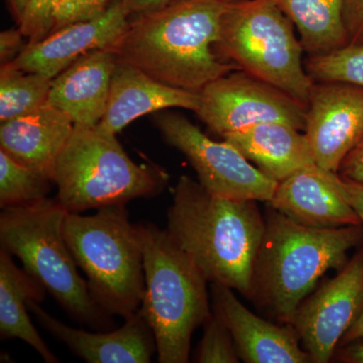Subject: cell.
<instances>
[{"label": "cell", "mask_w": 363, "mask_h": 363, "mask_svg": "<svg viewBox=\"0 0 363 363\" xmlns=\"http://www.w3.org/2000/svg\"><path fill=\"white\" fill-rule=\"evenodd\" d=\"M222 0H173L138 14L108 49L117 60L164 84L200 92L215 79L238 70L214 51Z\"/></svg>", "instance_id": "1"}, {"label": "cell", "mask_w": 363, "mask_h": 363, "mask_svg": "<svg viewBox=\"0 0 363 363\" xmlns=\"http://www.w3.org/2000/svg\"><path fill=\"white\" fill-rule=\"evenodd\" d=\"M257 201L211 194L184 175L168 209L167 230L208 281L247 297L266 220Z\"/></svg>", "instance_id": "2"}, {"label": "cell", "mask_w": 363, "mask_h": 363, "mask_svg": "<svg viewBox=\"0 0 363 363\" xmlns=\"http://www.w3.org/2000/svg\"><path fill=\"white\" fill-rule=\"evenodd\" d=\"M247 298L281 323L288 324L298 305L329 269L340 271L348 252L363 247V224L315 228L298 224L272 206Z\"/></svg>", "instance_id": "3"}, {"label": "cell", "mask_w": 363, "mask_h": 363, "mask_svg": "<svg viewBox=\"0 0 363 363\" xmlns=\"http://www.w3.org/2000/svg\"><path fill=\"white\" fill-rule=\"evenodd\" d=\"M135 226L145 279L140 312L154 332L157 362H188L193 333L212 314L208 281L167 229L152 223Z\"/></svg>", "instance_id": "4"}, {"label": "cell", "mask_w": 363, "mask_h": 363, "mask_svg": "<svg viewBox=\"0 0 363 363\" xmlns=\"http://www.w3.org/2000/svg\"><path fill=\"white\" fill-rule=\"evenodd\" d=\"M68 211L56 198L4 208L0 214L1 248L18 257L23 269L51 294L64 311L93 328H111V315L93 298L87 281L64 236Z\"/></svg>", "instance_id": "5"}, {"label": "cell", "mask_w": 363, "mask_h": 363, "mask_svg": "<svg viewBox=\"0 0 363 363\" xmlns=\"http://www.w3.org/2000/svg\"><path fill=\"white\" fill-rule=\"evenodd\" d=\"M63 231L98 305L124 320L138 312L145 292L143 255L125 205L99 208L88 216L68 212Z\"/></svg>", "instance_id": "6"}, {"label": "cell", "mask_w": 363, "mask_h": 363, "mask_svg": "<svg viewBox=\"0 0 363 363\" xmlns=\"http://www.w3.org/2000/svg\"><path fill=\"white\" fill-rule=\"evenodd\" d=\"M167 181V174L133 162L116 135L98 124L74 125L52 179L58 188L56 199L70 213L152 197Z\"/></svg>", "instance_id": "7"}, {"label": "cell", "mask_w": 363, "mask_h": 363, "mask_svg": "<svg viewBox=\"0 0 363 363\" xmlns=\"http://www.w3.org/2000/svg\"><path fill=\"white\" fill-rule=\"evenodd\" d=\"M214 51L238 70L307 105L314 80L305 71L295 26L276 0L227 4Z\"/></svg>", "instance_id": "8"}, {"label": "cell", "mask_w": 363, "mask_h": 363, "mask_svg": "<svg viewBox=\"0 0 363 363\" xmlns=\"http://www.w3.org/2000/svg\"><path fill=\"white\" fill-rule=\"evenodd\" d=\"M156 123L164 140L187 157L208 192L229 199L271 201L278 182L262 173L231 143L214 142L173 112L156 117Z\"/></svg>", "instance_id": "9"}, {"label": "cell", "mask_w": 363, "mask_h": 363, "mask_svg": "<svg viewBox=\"0 0 363 363\" xmlns=\"http://www.w3.org/2000/svg\"><path fill=\"white\" fill-rule=\"evenodd\" d=\"M195 113L220 136L264 123H283L304 131L306 107L276 86L236 70L200 91Z\"/></svg>", "instance_id": "10"}, {"label": "cell", "mask_w": 363, "mask_h": 363, "mask_svg": "<svg viewBox=\"0 0 363 363\" xmlns=\"http://www.w3.org/2000/svg\"><path fill=\"white\" fill-rule=\"evenodd\" d=\"M363 312V247L298 305L288 324L314 363H327Z\"/></svg>", "instance_id": "11"}, {"label": "cell", "mask_w": 363, "mask_h": 363, "mask_svg": "<svg viewBox=\"0 0 363 363\" xmlns=\"http://www.w3.org/2000/svg\"><path fill=\"white\" fill-rule=\"evenodd\" d=\"M304 133L320 169L338 173L363 138V88L345 82H314L306 105Z\"/></svg>", "instance_id": "12"}, {"label": "cell", "mask_w": 363, "mask_h": 363, "mask_svg": "<svg viewBox=\"0 0 363 363\" xmlns=\"http://www.w3.org/2000/svg\"><path fill=\"white\" fill-rule=\"evenodd\" d=\"M121 0L99 16L59 28L35 43H28L13 63V68L54 78L87 52L106 49L128 26Z\"/></svg>", "instance_id": "13"}, {"label": "cell", "mask_w": 363, "mask_h": 363, "mask_svg": "<svg viewBox=\"0 0 363 363\" xmlns=\"http://www.w3.org/2000/svg\"><path fill=\"white\" fill-rule=\"evenodd\" d=\"M28 307L45 330L86 362L149 363L157 352L154 332L140 310L126 318L121 328L96 333L68 326L45 312L37 301H30Z\"/></svg>", "instance_id": "14"}, {"label": "cell", "mask_w": 363, "mask_h": 363, "mask_svg": "<svg viewBox=\"0 0 363 363\" xmlns=\"http://www.w3.org/2000/svg\"><path fill=\"white\" fill-rule=\"evenodd\" d=\"M214 312L230 331L240 359L247 363L312 362L290 324L279 326L253 314L228 286L212 284Z\"/></svg>", "instance_id": "15"}, {"label": "cell", "mask_w": 363, "mask_h": 363, "mask_svg": "<svg viewBox=\"0 0 363 363\" xmlns=\"http://www.w3.org/2000/svg\"><path fill=\"white\" fill-rule=\"evenodd\" d=\"M200 93L160 82L145 72L117 62L112 75L106 112L98 126L116 135L138 117L168 108L196 112Z\"/></svg>", "instance_id": "16"}, {"label": "cell", "mask_w": 363, "mask_h": 363, "mask_svg": "<svg viewBox=\"0 0 363 363\" xmlns=\"http://www.w3.org/2000/svg\"><path fill=\"white\" fill-rule=\"evenodd\" d=\"M117 57L108 48L87 52L52 79L48 102L74 124L95 126L106 112Z\"/></svg>", "instance_id": "17"}, {"label": "cell", "mask_w": 363, "mask_h": 363, "mask_svg": "<svg viewBox=\"0 0 363 363\" xmlns=\"http://www.w3.org/2000/svg\"><path fill=\"white\" fill-rule=\"evenodd\" d=\"M74 125L70 117L47 102L25 116L1 123L0 150L52 181L57 161Z\"/></svg>", "instance_id": "18"}, {"label": "cell", "mask_w": 363, "mask_h": 363, "mask_svg": "<svg viewBox=\"0 0 363 363\" xmlns=\"http://www.w3.org/2000/svg\"><path fill=\"white\" fill-rule=\"evenodd\" d=\"M269 206L298 224L315 228L363 224L318 166L301 169L279 182Z\"/></svg>", "instance_id": "19"}, {"label": "cell", "mask_w": 363, "mask_h": 363, "mask_svg": "<svg viewBox=\"0 0 363 363\" xmlns=\"http://www.w3.org/2000/svg\"><path fill=\"white\" fill-rule=\"evenodd\" d=\"M262 173L278 182L317 166L302 130L283 123H264L222 136Z\"/></svg>", "instance_id": "20"}, {"label": "cell", "mask_w": 363, "mask_h": 363, "mask_svg": "<svg viewBox=\"0 0 363 363\" xmlns=\"http://www.w3.org/2000/svg\"><path fill=\"white\" fill-rule=\"evenodd\" d=\"M45 289L25 269L14 264L13 255L0 250V334L18 338L32 346L48 363L60 362L40 337L28 316V302H42Z\"/></svg>", "instance_id": "21"}, {"label": "cell", "mask_w": 363, "mask_h": 363, "mask_svg": "<svg viewBox=\"0 0 363 363\" xmlns=\"http://www.w3.org/2000/svg\"><path fill=\"white\" fill-rule=\"evenodd\" d=\"M293 21L309 57L324 56L350 44L343 21V0H276Z\"/></svg>", "instance_id": "22"}, {"label": "cell", "mask_w": 363, "mask_h": 363, "mask_svg": "<svg viewBox=\"0 0 363 363\" xmlns=\"http://www.w3.org/2000/svg\"><path fill=\"white\" fill-rule=\"evenodd\" d=\"M52 79L11 65L0 69V123L25 116L47 104Z\"/></svg>", "instance_id": "23"}, {"label": "cell", "mask_w": 363, "mask_h": 363, "mask_svg": "<svg viewBox=\"0 0 363 363\" xmlns=\"http://www.w3.org/2000/svg\"><path fill=\"white\" fill-rule=\"evenodd\" d=\"M51 179L14 161L0 150V206H20L45 199Z\"/></svg>", "instance_id": "24"}, {"label": "cell", "mask_w": 363, "mask_h": 363, "mask_svg": "<svg viewBox=\"0 0 363 363\" xmlns=\"http://www.w3.org/2000/svg\"><path fill=\"white\" fill-rule=\"evenodd\" d=\"M306 71L314 82H345L363 88V44H348L337 51L309 57Z\"/></svg>", "instance_id": "25"}, {"label": "cell", "mask_w": 363, "mask_h": 363, "mask_svg": "<svg viewBox=\"0 0 363 363\" xmlns=\"http://www.w3.org/2000/svg\"><path fill=\"white\" fill-rule=\"evenodd\" d=\"M240 355L230 331L220 317L213 313L204 323V332L196 350L199 363H238Z\"/></svg>", "instance_id": "26"}, {"label": "cell", "mask_w": 363, "mask_h": 363, "mask_svg": "<svg viewBox=\"0 0 363 363\" xmlns=\"http://www.w3.org/2000/svg\"><path fill=\"white\" fill-rule=\"evenodd\" d=\"M61 0H30L18 28L30 42L44 39L52 32L54 13Z\"/></svg>", "instance_id": "27"}, {"label": "cell", "mask_w": 363, "mask_h": 363, "mask_svg": "<svg viewBox=\"0 0 363 363\" xmlns=\"http://www.w3.org/2000/svg\"><path fill=\"white\" fill-rule=\"evenodd\" d=\"M108 2L109 0H61L54 13L51 33L71 23L99 16L108 7Z\"/></svg>", "instance_id": "28"}, {"label": "cell", "mask_w": 363, "mask_h": 363, "mask_svg": "<svg viewBox=\"0 0 363 363\" xmlns=\"http://www.w3.org/2000/svg\"><path fill=\"white\" fill-rule=\"evenodd\" d=\"M327 178L339 195L353 208L363 223V183L347 180L334 172H327Z\"/></svg>", "instance_id": "29"}, {"label": "cell", "mask_w": 363, "mask_h": 363, "mask_svg": "<svg viewBox=\"0 0 363 363\" xmlns=\"http://www.w3.org/2000/svg\"><path fill=\"white\" fill-rule=\"evenodd\" d=\"M343 21L350 44H363V0H343Z\"/></svg>", "instance_id": "30"}, {"label": "cell", "mask_w": 363, "mask_h": 363, "mask_svg": "<svg viewBox=\"0 0 363 363\" xmlns=\"http://www.w3.org/2000/svg\"><path fill=\"white\" fill-rule=\"evenodd\" d=\"M25 35L20 28H11L0 33V62L1 66L9 65L18 58L25 45L23 38Z\"/></svg>", "instance_id": "31"}, {"label": "cell", "mask_w": 363, "mask_h": 363, "mask_svg": "<svg viewBox=\"0 0 363 363\" xmlns=\"http://www.w3.org/2000/svg\"><path fill=\"white\" fill-rule=\"evenodd\" d=\"M338 174L347 180L363 183V138L344 159Z\"/></svg>", "instance_id": "32"}, {"label": "cell", "mask_w": 363, "mask_h": 363, "mask_svg": "<svg viewBox=\"0 0 363 363\" xmlns=\"http://www.w3.org/2000/svg\"><path fill=\"white\" fill-rule=\"evenodd\" d=\"M172 1L173 0H121L124 11L128 16L133 14L138 16V14L161 9Z\"/></svg>", "instance_id": "33"}, {"label": "cell", "mask_w": 363, "mask_h": 363, "mask_svg": "<svg viewBox=\"0 0 363 363\" xmlns=\"http://www.w3.org/2000/svg\"><path fill=\"white\" fill-rule=\"evenodd\" d=\"M341 351V359L344 362L363 363V339L346 344Z\"/></svg>", "instance_id": "34"}, {"label": "cell", "mask_w": 363, "mask_h": 363, "mask_svg": "<svg viewBox=\"0 0 363 363\" xmlns=\"http://www.w3.org/2000/svg\"><path fill=\"white\" fill-rule=\"evenodd\" d=\"M360 339H363V312L358 318L357 321L343 336L340 344L341 345H346V344L354 342V341L360 340Z\"/></svg>", "instance_id": "35"}, {"label": "cell", "mask_w": 363, "mask_h": 363, "mask_svg": "<svg viewBox=\"0 0 363 363\" xmlns=\"http://www.w3.org/2000/svg\"><path fill=\"white\" fill-rule=\"evenodd\" d=\"M9 1H11V7H13L14 18L18 21V23H20L26 13L30 0H9Z\"/></svg>", "instance_id": "36"}, {"label": "cell", "mask_w": 363, "mask_h": 363, "mask_svg": "<svg viewBox=\"0 0 363 363\" xmlns=\"http://www.w3.org/2000/svg\"><path fill=\"white\" fill-rule=\"evenodd\" d=\"M222 1L226 2V4H233V2L243 1V0H222Z\"/></svg>", "instance_id": "37"}]
</instances>
